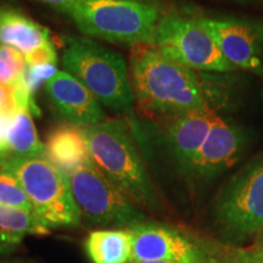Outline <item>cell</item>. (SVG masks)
I'll return each instance as SVG.
<instances>
[{"label": "cell", "instance_id": "cell-1", "mask_svg": "<svg viewBox=\"0 0 263 263\" xmlns=\"http://www.w3.org/2000/svg\"><path fill=\"white\" fill-rule=\"evenodd\" d=\"M130 81L139 106L153 116L213 110L195 71L150 44L132 52Z\"/></svg>", "mask_w": 263, "mask_h": 263}, {"label": "cell", "instance_id": "cell-2", "mask_svg": "<svg viewBox=\"0 0 263 263\" xmlns=\"http://www.w3.org/2000/svg\"><path fill=\"white\" fill-rule=\"evenodd\" d=\"M84 133L91 161L108 180L141 209L159 210L155 184L126 121L105 120Z\"/></svg>", "mask_w": 263, "mask_h": 263}, {"label": "cell", "instance_id": "cell-3", "mask_svg": "<svg viewBox=\"0 0 263 263\" xmlns=\"http://www.w3.org/2000/svg\"><path fill=\"white\" fill-rule=\"evenodd\" d=\"M62 65L105 107L130 112L136 95L126 61L118 52L89 38L68 37L62 52Z\"/></svg>", "mask_w": 263, "mask_h": 263}, {"label": "cell", "instance_id": "cell-4", "mask_svg": "<svg viewBox=\"0 0 263 263\" xmlns=\"http://www.w3.org/2000/svg\"><path fill=\"white\" fill-rule=\"evenodd\" d=\"M82 33L101 41L150 44L164 12L146 0H83L65 12Z\"/></svg>", "mask_w": 263, "mask_h": 263}, {"label": "cell", "instance_id": "cell-5", "mask_svg": "<svg viewBox=\"0 0 263 263\" xmlns=\"http://www.w3.org/2000/svg\"><path fill=\"white\" fill-rule=\"evenodd\" d=\"M4 168L20 180L32 203L33 213L48 229L80 224L82 216L67 174L47 157H5Z\"/></svg>", "mask_w": 263, "mask_h": 263}, {"label": "cell", "instance_id": "cell-6", "mask_svg": "<svg viewBox=\"0 0 263 263\" xmlns=\"http://www.w3.org/2000/svg\"><path fill=\"white\" fill-rule=\"evenodd\" d=\"M212 221L230 245L257 238L263 230V155L242 167L217 195Z\"/></svg>", "mask_w": 263, "mask_h": 263}, {"label": "cell", "instance_id": "cell-7", "mask_svg": "<svg viewBox=\"0 0 263 263\" xmlns=\"http://www.w3.org/2000/svg\"><path fill=\"white\" fill-rule=\"evenodd\" d=\"M67 177L82 218L97 229H127L147 219L143 209L111 183L93 161Z\"/></svg>", "mask_w": 263, "mask_h": 263}, {"label": "cell", "instance_id": "cell-8", "mask_svg": "<svg viewBox=\"0 0 263 263\" xmlns=\"http://www.w3.org/2000/svg\"><path fill=\"white\" fill-rule=\"evenodd\" d=\"M134 262L224 263L230 246L166 223L146 221L132 227Z\"/></svg>", "mask_w": 263, "mask_h": 263}, {"label": "cell", "instance_id": "cell-9", "mask_svg": "<svg viewBox=\"0 0 263 263\" xmlns=\"http://www.w3.org/2000/svg\"><path fill=\"white\" fill-rule=\"evenodd\" d=\"M172 60L194 71L229 73L236 71L219 50L201 16L164 14L151 43Z\"/></svg>", "mask_w": 263, "mask_h": 263}, {"label": "cell", "instance_id": "cell-10", "mask_svg": "<svg viewBox=\"0 0 263 263\" xmlns=\"http://www.w3.org/2000/svg\"><path fill=\"white\" fill-rule=\"evenodd\" d=\"M201 20L230 65L263 76V21L205 16Z\"/></svg>", "mask_w": 263, "mask_h": 263}, {"label": "cell", "instance_id": "cell-11", "mask_svg": "<svg viewBox=\"0 0 263 263\" xmlns=\"http://www.w3.org/2000/svg\"><path fill=\"white\" fill-rule=\"evenodd\" d=\"M248 144L244 128L218 116L184 176L194 182L215 179L238 162Z\"/></svg>", "mask_w": 263, "mask_h": 263}, {"label": "cell", "instance_id": "cell-12", "mask_svg": "<svg viewBox=\"0 0 263 263\" xmlns=\"http://www.w3.org/2000/svg\"><path fill=\"white\" fill-rule=\"evenodd\" d=\"M48 98L66 123L87 128L105 121L103 105L77 78L66 71L45 83Z\"/></svg>", "mask_w": 263, "mask_h": 263}, {"label": "cell", "instance_id": "cell-13", "mask_svg": "<svg viewBox=\"0 0 263 263\" xmlns=\"http://www.w3.org/2000/svg\"><path fill=\"white\" fill-rule=\"evenodd\" d=\"M218 116L215 110H203L167 117L162 137L164 147L176 168L183 176Z\"/></svg>", "mask_w": 263, "mask_h": 263}, {"label": "cell", "instance_id": "cell-14", "mask_svg": "<svg viewBox=\"0 0 263 263\" xmlns=\"http://www.w3.org/2000/svg\"><path fill=\"white\" fill-rule=\"evenodd\" d=\"M45 157L65 174L90 162L84 128L60 124L49 132L44 144Z\"/></svg>", "mask_w": 263, "mask_h": 263}, {"label": "cell", "instance_id": "cell-15", "mask_svg": "<svg viewBox=\"0 0 263 263\" xmlns=\"http://www.w3.org/2000/svg\"><path fill=\"white\" fill-rule=\"evenodd\" d=\"M51 44L47 28L18 10L0 8V45L16 49L27 57Z\"/></svg>", "mask_w": 263, "mask_h": 263}, {"label": "cell", "instance_id": "cell-16", "mask_svg": "<svg viewBox=\"0 0 263 263\" xmlns=\"http://www.w3.org/2000/svg\"><path fill=\"white\" fill-rule=\"evenodd\" d=\"M130 229H94L84 241L87 256L93 263H134Z\"/></svg>", "mask_w": 263, "mask_h": 263}, {"label": "cell", "instance_id": "cell-17", "mask_svg": "<svg viewBox=\"0 0 263 263\" xmlns=\"http://www.w3.org/2000/svg\"><path fill=\"white\" fill-rule=\"evenodd\" d=\"M49 232L33 213L0 206V255L16 251L27 236L47 235Z\"/></svg>", "mask_w": 263, "mask_h": 263}, {"label": "cell", "instance_id": "cell-18", "mask_svg": "<svg viewBox=\"0 0 263 263\" xmlns=\"http://www.w3.org/2000/svg\"><path fill=\"white\" fill-rule=\"evenodd\" d=\"M6 144V157L45 156L44 144L39 139L31 111L21 108L12 115Z\"/></svg>", "mask_w": 263, "mask_h": 263}, {"label": "cell", "instance_id": "cell-19", "mask_svg": "<svg viewBox=\"0 0 263 263\" xmlns=\"http://www.w3.org/2000/svg\"><path fill=\"white\" fill-rule=\"evenodd\" d=\"M0 206L12 207L33 213L32 203L20 180L16 178L15 174L4 167L0 170Z\"/></svg>", "mask_w": 263, "mask_h": 263}, {"label": "cell", "instance_id": "cell-20", "mask_svg": "<svg viewBox=\"0 0 263 263\" xmlns=\"http://www.w3.org/2000/svg\"><path fill=\"white\" fill-rule=\"evenodd\" d=\"M58 73L57 65L54 64H45L38 66H27L24 74V83L27 88L28 93L33 95L38 87L43 82L47 83L50 81L55 74Z\"/></svg>", "mask_w": 263, "mask_h": 263}, {"label": "cell", "instance_id": "cell-21", "mask_svg": "<svg viewBox=\"0 0 263 263\" xmlns=\"http://www.w3.org/2000/svg\"><path fill=\"white\" fill-rule=\"evenodd\" d=\"M224 263H263V246L234 248L230 246Z\"/></svg>", "mask_w": 263, "mask_h": 263}, {"label": "cell", "instance_id": "cell-22", "mask_svg": "<svg viewBox=\"0 0 263 263\" xmlns=\"http://www.w3.org/2000/svg\"><path fill=\"white\" fill-rule=\"evenodd\" d=\"M21 108L22 105L17 88L0 83V114L12 116Z\"/></svg>", "mask_w": 263, "mask_h": 263}, {"label": "cell", "instance_id": "cell-23", "mask_svg": "<svg viewBox=\"0 0 263 263\" xmlns=\"http://www.w3.org/2000/svg\"><path fill=\"white\" fill-rule=\"evenodd\" d=\"M0 58H2L5 62H8L10 67H11L16 73L21 76V77H24L27 64H26L25 57L21 52L16 50V49L0 45Z\"/></svg>", "mask_w": 263, "mask_h": 263}, {"label": "cell", "instance_id": "cell-24", "mask_svg": "<svg viewBox=\"0 0 263 263\" xmlns=\"http://www.w3.org/2000/svg\"><path fill=\"white\" fill-rule=\"evenodd\" d=\"M26 64L27 66H38L45 64H54L57 65L58 62V54L55 50L54 45H48V47H43L38 50L33 51L32 54L25 57Z\"/></svg>", "mask_w": 263, "mask_h": 263}, {"label": "cell", "instance_id": "cell-25", "mask_svg": "<svg viewBox=\"0 0 263 263\" xmlns=\"http://www.w3.org/2000/svg\"><path fill=\"white\" fill-rule=\"evenodd\" d=\"M0 83L10 85V87L18 88L24 85V77L18 76L10 67L8 62L0 58Z\"/></svg>", "mask_w": 263, "mask_h": 263}, {"label": "cell", "instance_id": "cell-26", "mask_svg": "<svg viewBox=\"0 0 263 263\" xmlns=\"http://www.w3.org/2000/svg\"><path fill=\"white\" fill-rule=\"evenodd\" d=\"M10 122H11V116L0 114V155L5 157H6V151H8L6 137H8Z\"/></svg>", "mask_w": 263, "mask_h": 263}, {"label": "cell", "instance_id": "cell-27", "mask_svg": "<svg viewBox=\"0 0 263 263\" xmlns=\"http://www.w3.org/2000/svg\"><path fill=\"white\" fill-rule=\"evenodd\" d=\"M38 2L45 3V4H49L54 8H57L62 12H66L67 10H70L72 6L77 5L78 3L83 2V0H38Z\"/></svg>", "mask_w": 263, "mask_h": 263}, {"label": "cell", "instance_id": "cell-28", "mask_svg": "<svg viewBox=\"0 0 263 263\" xmlns=\"http://www.w3.org/2000/svg\"><path fill=\"white\" fill-rule=\"evenodd\" d=\"M0 263H32V262L24 261V259H9V258L0 257Z\"/></svg>", "mask_w": 263, "mask_h": 263}, {"label": "cell", "instance_id": "cell-29", "mask_svg": "<svg viewBox=\"0 0 263 263\" xmlns=\"http://www.w3.org/2000/svg\"><path fill=\"white\" fill-rule=\"evenodd\" d=\"M252 245H254V246H263V230L257 235V238L255 239L254 244H252Z\"/></svg>", "mask_w": 263, "mask_h": 263}, {"label": "cell", "instance_id": "cell-30", "mask_svg": "<svg viewBox=\"0 0 263 263\" xmlns=\"http://www.w3.org/2000/svg\"><path fill=\"white\" fill-rule=\"evenodd\" d=\"M241 2H246V3H252V4H257L263 6V0H241Z\"/></svg>", "mask_w": 263, "mask_h": 263}, {"label": "cell", "instance_id": "cell-31", "mask_svg": "<svg viewBox=\"0 0 263 263\" xmlns=\"http://www.w3.org/2000/svg\"><path fill=\"white\" fill-rule=\"evenodd\" d=\"M4 162H5V156L0 155V170H2L3 167H4Z\"/></svg>", "mask_w": 263, "mask_h": 263}, {"label": "cell", "instance_id": "cell-32", "mask_svg": "<svg viewBox=\"0 0 263 263\" xmlns=\"http://www.w3.org/2000/svg\"><path fill=\"white\" fill-rule=\"evenodd\" d=\"M134 263H170V262H134Z\"/></svg>", "mask_w": 263, "mask_h": 263}, {"label": "cell", "instance_id": "cell-33", "mask_svg": "<svg viewBox=\"0 0 263 263\" xmlns=\"http://www.w3.org/2000/svg\"><path fill=\"white\" fill-rule=\"evenodd\" d=\"M261 98H262V103H263V87H262V90H261Z\"/></svg>", "mask_w": 263, "mask_h": 263}]
</instances>
